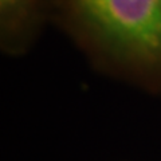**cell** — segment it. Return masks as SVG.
Masks as SVG:
<instances>
[{
  "instance_id": "cell-1",
  "label": "cell",
  "mask_w": 161,
  "mask_h": 161,
  "mask_svg": "<svg viewBox=\"0 0 161 161\" xmlns=\"http://www.w3.org/2000/svg\"><path fill=\"white\" fill-rule=\"evenodd\" d=\"M112 40L145 55H161V0H78Z\"/></svg>"
},
{
  "instance_id": "cell-2",
  "label": "cell",
  "mask_w": 161,
  "mask_h": 161,
  "mask_svg": "<svg viewBox=\"0 0 161 161\" xmlns=\"http://www.w3.org/2000/svg\"><path fill=\"white\" fill-rule=\"evenodd\" d=\"M12 2H15V0H2V6H8V4H11Z\"/></svg>"
}]
</instances>
